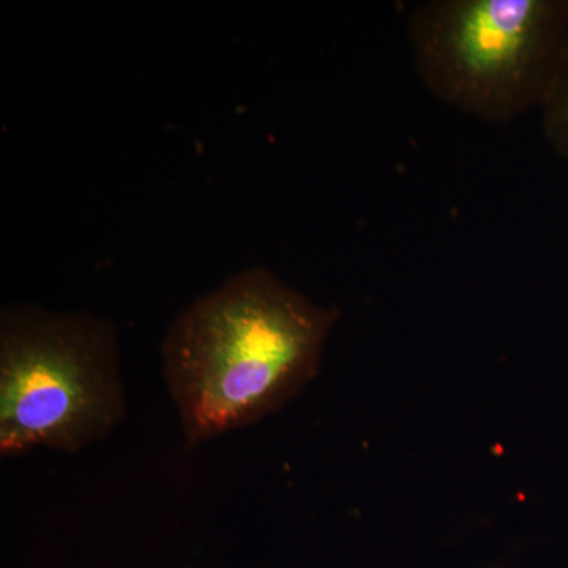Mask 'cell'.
<instances>
[{"instance_id": "obj_1", "label": "cell", "mask_w": 568, "mask_h": 568, "mask_svg": "<svg viewBox=\"0 0 568 568\" xmlns=\"http://www.w3.org/2000/svg\"><path fill=\"white\" fill-rule=\"evenodd\" d=\"M339 315L265 267L230 276L182 310L162 355L190 446L256 424L301 394Z\"/></svg>"}, {"instance_id": "obj_3", "label": "cell", "mask_w": 568, "mask_h": 568, "mask_svg": "<svg viewBox=\"0 0 568 568\" xmlns=\"http://www.w3.org/2000/svg\"><path fill=\"white\" fill-rule=\"evenodd\" d=\"M418 80L488 123L547 103L568 50V0H428L407 21Z\"/></svg>"}, {"instance_id": "obj_4", "label": "cell", "mask_w": 568, "mask_h": 568, "mask_svg": "<svg viewBox=\"0 0 568 568\" xmlns=\"http://www.w3.org/2000/svg\"><path fill=\"white\" fill-rule=\"evenodd\" d=\"M540 111L545 140L568 163V50L555 89Z\"/></svg>"}, {"instance_id": "obj_2", "label": "cell", "mask_w": 568, "mask_h": 568, "mask_svg": "<svg viewBox=\"0 0 568 568\" xmlns=\"http://www.w3.org/2000/svg\"><path fill=\"white\" fill-rule=\"evenodd\" d=\"M125 418L114 324L88 312L0 313V454L78 452Z\"/></svg>"}]
</instances>
